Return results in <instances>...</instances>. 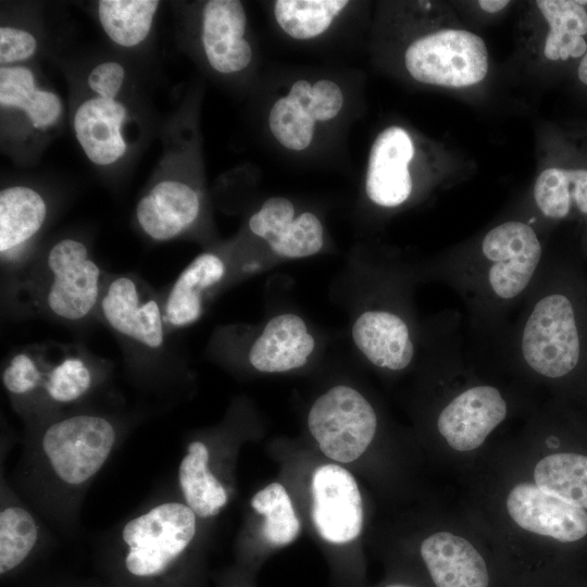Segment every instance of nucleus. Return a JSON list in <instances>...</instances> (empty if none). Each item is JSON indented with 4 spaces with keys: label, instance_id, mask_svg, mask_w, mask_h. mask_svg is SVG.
I'll return each instance as SVG.
<instances>
[{
    "label": "nucleus",
    "instance_id": "obj_1",
    "mask_svg": "<svg viewBox=\"0 0 587 587\" xmlns=\"http://www.w3.org/2000/svg\"><path fill=\"white\" fill-rule=\"evenodd\" d=\"M545 264L535 228L511 220L486 232L474 245L450 251L429 268L460 296L476 337L496 344Z\"/></svg>",
    "mask_w": 587,
    "mask_h": 587
},
{
    "label": "nucleus",
    "instance_id": "obj_2",
    "mask_svg": "<svg viewBox=\"0 0 587 587\" xmlns=\"http://www.w3.org/2000/svg\"><path fill=\"white\" fill-rule=\"evenodd\" d=\"M576 301L557 268L545 264L514 322L495 344L496 355L535 379L559 382L575 374L585 355Z\"/></svg>",
    "mask_w": 587,
    "mask_h": 587
},
{
    "label": "nucleus",
    "instance_id": "obj_3",
    "mask_svg": "<svg viewBox=\"0 0 587 587\" xmlns=\"http://www.w3.org/2000/svg\"><path fill=\"white\" fill-rule=\"evenodd\" d=\"M41 266L39 303L50 315L76 322L98 309L104 280L84 242L73 238L59 240Z\"/></svg>",
    "mask_w": 587,
    "mask_h": 587
},
{
    "label": "nucleus",
    "instance_id": "obj_4",
    "mask_svg": "<svg viewBox=\"0 0 587 587\" xmlns=\"http://www.w3.org/2000/svg\"><path fill=\"white\" fill-rule=\"evenodd\" d=\"M404 62L414 79L449 88L477 84L488 72L484 40L465 29H441L416 39Z\"/></svg>",
    "mask_w": 587,
    "mask_h": 587
},
{
    "label": "nucleus",
    "instance_id": "obj_5",
    "mask_svg": "<svg viewBox=\"0 0 587 587\" xmlns=\"http://www.w3.org/2000/svg\"><path fill=\"white\" fill-rule=\"evenodd\" d=\"M373 405L357 389L338 385L321 395L308 415L309 430L321 451L348 463L370 446L377 429Z\"/></svg>",
    "mask_w": 587,
    "mask_h": 587
},
{
    "label": "nucleus",
    "instance_id": "obj_6",
    "mask_svg": "<svg viewBox=\"0 0 587 587\" xmlns=\"http://www.w3.org/2000/svg\"><path fill=\"white\" fill-rule=\"evenodd\" d=\"M195 533L196 514L188 505L167 502L152 508L124 526L127 570L140 577L159 575L188 547Z\"/></svg>",
    "mask_w": 587,
    "mask_h": 587
},
{
    "label": "nucleus",
    "instance_id": "obj_7",
    "mask_svg": "<svg viewBox=\"0 0 587 587\" xmlns=\"http://www.w3.org/2000/svg\"><path fill=\"white\" fill-rule=\"evenodd\" d=\"M115 439L116 432L107 419L82 414L50 425L42 449L61 480L79 485L100 471Z\"/></svg>",
    "mask_w": 587,
    "mask_h": 587
},
{
    "label": "nucleus",
    "instance_id": "obj_8",
    "mask_svg": "<svg viewBox=\"0 0 587 587\" xmlns=\"http://www.w3.org/2000/svg\"><path fill=\"white\" fill-rule=\"evenodd\" d=\"M509 400L500 387L482 380H469L441 404L436 429L455 451L479 448L507 419Z\"/></svg>",
    "mask_w": 587,
    "mask_h": 587
},
{
    "label": "nucleus",
    "instance_id": "obj_9",
    "mask_svg": "<svg viewBox=\"0 0 587 587\" xmlns=\"http://www.w3.org/2000/svg\"><path fill=\"white\" fill-rule=\"evenodd\" d=\"M97 310L118 335L149 349L163 346L167 328L162 301L137 277L123 274L104 280Z\"/></svg>",
    "mask_w": 587,
    "mask_h": 587
},
{
    "label": "nucleus",
    "instance_id": "obj_10",
    "mask_svg": "<svg viewBox=\"0 0 587 587\" xmlns=\"http://www.w3.org/2000/svg\"><path fill=\"white\" fill-rule=\"evenodd\" d=\"M312 520L330 544L354 540L363 526V505L354 477L336 464L319 466L312 475Z\"/></svg>",
    "mask_w": 587,
    "mask_h": 587
},
{
    "label": "nucleus",
    "instance_id": "obj_11",
    "mask_svg": "<svg viewBox=\"0 0 587 587\" xmlns=\"http://www.w3.org/2000/svg\"><path fill=\"white\" fill-rule=\"evenodd\" d=\"M505 508L522 529L573 544L587 536L586 510L544 492L534 483L523 482L509 491Z\"/></svg>",
    "mask_w": 587,
    "mask_h": 587
},
{
    "label": "nucleus",
    "instance_id": "obj_12",
    "mask_svg": "<svg viewBox=\"0 0 587 587\" xmlns=\"http://www.w3.org/2000/svg\"><path fill=\"white\" fill-rule=\"evenodd\" d=\"M400 309L388 307L362 312L352 325L358 350L375 367L400 372L408 369L417 353L415 333Z\"/></svg>",
    "mask_w": 587,
    "mask_h": 587
},
{
    "label": "nucleus",
    "instance_id": "obj_13",
    "mask_svg": "<svg viewBox=\"0 0 587 587\" xmlns=\"http://www.w3.org/2000/svg\"><path fill=\"white\" fill-rule=\"evenodd\" d=\"M420 558L430 587H496V576L480 551L453 533L425 538Z\"/></svg>",
    "mask_w": 587,
    "mask_h": 587
},
{
    "label": "nucleus",
    "instance_id": "obj_14",
    "mask_svg": "<svg viewBox=\"0 0 587 587\" xmlns=\"http://www.w3.org/2000/svg\"><path fill=\"white\" fill-rule=\"evenodd\" d=\"M250 230L263 238L274 253L301 259L317 253L324 243L320 220L310 212L295 217L292 203L283 197L267 199L249 220Z\"/></svg>",
    "mask_w": 587,
    "mask_h": 587
},
{
    "label": "nucleus",
    "instance_id": "obj_15",
    "mask_svg": "<svg viewBox=\"0 0 587 587\" xmlns=\"http://www.w3.org/2000/svg\"><path fill=\"white\" fill-rule=\"evenodd\" d=\"M413 155V142L403 128L390 126L376 137L365 182L372 202L384 208H396L409 199L413 185L408 166Z\"/></svg>",
    "mask_w": 587,
    "mask_h": 587
},
{
    "label": "nucleus",
    "instance_id": "obj_16",
    "mask_svg": "<svg viewBox=\"0 0 587 587\" xmlns=\"http://www.w3.org/2000/svg\"><path fill=\"white\" fill-rule=\"evenodd\" d=\"M247 17L241 2L211 0L203 9L201 40L210 65L229 74L243 70L251 61V47L242 38Z\"/></svg>",
    "mask_w": 587,
    "mask_h": 587
},
{
    "label": "nucleus",
    "instance_id": "obj_17",
    "mask_svg": "<svg viewBox=\"0 0 587 587\" xmlns=\"http://www.w3.org/2000/svg\"><path fill=\"white\" fill-rule=\"evenodd\" d=\"M200 201L187 184L165 179L157 183L136 207L141 230L151 239L165 241L186 230L198 217Z\"/></svg>",
    "mask_w": 587,
    "mask_h": 587
},
{
    "label": "nucleus",
    "instance_id": "obj_18",
    "mask_svg": "<svg viewBox=\"0 0 587 587\" xmlns=\"http://www.w3.org/2000/svg\"><path fill=\"white\" fill-rule=\"evenodd\" d=\"M315 348L302 317L284 313L271 319L249 351V362L259 372L282 373L302 367Z\"/></svg>",
    "mask_w": 587,
    "mask_h": 587
},
{
    "label": "nucleus",
    "instance_id": "obj_19",
    "mask_svg": "<svg viewBox=\"0 0 587 587\" xmlns=\"http://www.w3.org/2000/svg\"><path fill=\"white\" fill-rule=\"evenodd\" d=\"M126 108L115 99L92 97L79 104L74 115L76 138L88 159L98 165H109L126 152L122 125Z\"/></svg>",
    "mask_w": 587,
    "mask_h": 587
},
{
    "label": "nucleus",
    "instance_id": "obj_20",
    "mask_svg": "<svg viewBox=\"0 0 587 587\" xmlns=\"http://www.w3.org/2000/svg\"><path fill=\"white\" fill-rule=\"evenodd\" d=\"M226 265L216 254L196 257L178 275L162 301L166 328H182L197 322L205 295L225 276Z\"/></svg>",
    "mask_w": 587,
    "mask_h": 587
},
{
    "label": "nucleus",
    "instance_id": "obj_21",
    "mask_svg": "<svg viewBox=\"0 0 587 587\" xmlns=\"http://www.w3.org/2000/svg\"><path fill=\"white\" fill-rule=\"evenodd\" d=\"M47 216L42 196L27 186L0 192V253L2 264L17 262L25 246L40 230Z\"/></svg>",
    "mask_w": 587,
    "mask_h": 587
},
{
    "label": "nucleus",
    "instance_id": "obj_22",
    "mask_svg": "<svg viewBox=\"0 0 587 587\" xmlns=\"http://www.w3.org/2000/svg\"><path fill=\"white\" fill-rule=\"evenodd\" d=\"M537 7L549 24L544 53L551 61L584 57L587 52V11L580 1L539 0Z\"/></svg>",
    "mask_w": 587,
    "mask_h": 587
},
{
    "label": "nucleus",
    "instance_id": "obj_23",
    "mask_svg": "<svg viewBox=\"0 0 587 587\" xmlns=\"http://www.w3.org/2000/svg\"><path fill=\"white\" fill-rule=\"evenodd\" d=\"M0 103L25 112L36 128L51 126L62 113L58 95L37 88L34 74L24 66H1Z\"/></svg>",
    "mask_w": 587,
    "mask_h": 587
},
{
    "label": "nucleus",
    "instance_id": "obj_24",
    "mask_svg": "<svg viewBox=\"0 0 587 587\" xmlns=\"http://www.w3.org/2000/svg\"><path fill=\"white\" fill-rule=\"evenodd\" d=\"M209 451L201 441L188 446L179 469V485L187 505L200 517H210L226 504L223 485L209 471Z\"/></svg>",
    "mask_w": 587,
    "mask_h": 587
},
{
    "label": "nucleus",
    "instance_id": "obj_25",
    "mask_svg": "<svg viewBox=\"0 0 587 587\" xmlns=\"http://www.w3.org/2000/svg\"><path fill=\"white\" fill-rule=\"evenodd\" d=\"M534 484L544 492L587 510V455L555 452L541 458L534 469Z\"/></svg>",
    "mask_w": 587,
    "mask_h": 587
},
{
    "label": "nucleus",
    "instance_id": "obj_26",
    "mask_svg": "<svg viewBox=\"0 0 587 587\" xmlns=\"http://www.w3.org/2000/svg\"><path fill=\"white\" fill-rule=\"evenodd\" d=\"M159 5L155 0H101L98 16L112 41L130 48L147 38Z\"/></svg>",
    "mask_w": 587,
    "mask_h": 587
},
{
    "label": "nucleus",
    "instance_id": "obj_27",
    "mask_svg": "<svg viewBox=\"0 0 587 587\" xmlns=\"http://www.w3.org/2000/svg\"><path fill=\"white\" fill-rule=\"evenodd\" d=\"M347 4L345 0H278L274 12L285 33L296 39H309L325 32Z\"/></svg>",
    "mask_w": 587,
    "mask_h": 587
},
{
    "label": "nucleus",
    "instance_id": "obj_28",
    "mask_svg": "<svg viewBox=\"0 0 587 587\" xmlns=\"http://www.w3.org/2000/svg\"><path fill=\"white\" fill-rule=\"evenodd\" d=\"M251 507L264 516L262 533L271 546L288 545L299 535L300 521L283 485L272 483L258 491Z\"/></svg>",
    "mask_w": 587,
    "mask_h": 587
},
{
    "label": "nucleus",
    "instance_id": "obj_29",
    "mask_svg": "<svg viewBox=\"0 0 587 587\" xmlns=\"http://www.w3.org/2000/svg\"><path fill=\"white\" fill-rule=\"evenodd\" d=\"M38 537V526L32 514L20 507H9L0 513V573L20 565L32 551Z\"/></svg>",
    "mask_w": 587,
    "mask_h": 587
},
{
    "label": "nucleus",
    "instance_id": "obj_30",
    "mask_svg": "<svg viewBox=\"0 0 587 587\" xmlns=\"http://www.w3.org/2000/svg\"><path fill=\"white\" fill-rule=\"evenodd\" d=\"M268 125L279 143L300 151L312 141L315 120L305 108L286 96L273 104Z\"/></svg>",
    "mask_w": 587,
    "mask_h": 587
},
{
    "label": "nucleus",
    "instance_id": "obj_31",
    "mask_svg": "<svg viewBox=\"0 0 587 587\" xmlns=\"http://www.w3.org/2000/svg\"><path fill=\"white\" fill-rule=\"evenodd\" d=\"M92 384V372L79 354H65L45 373L43 388L48 396L60 403L83 397Z\"/></svg>",
    "mask_w": 587,
    "mask_h": 587
},
{
    "label": "nucleus",
    "instance_id": "obj_32",
    "mask_svg": "<svg viewBox=\"0 0 587 587\" xmlns=\"http://www.w3.org/2000/svg\"><path fill=\"white\" fill-rule=\"evenodd\" d=\"M34 349L13 354L2 371V383L13 395H25L43 384L46 363Z\"/></svg>",
    "mask_w": 587,
    "mask_h": 587
},
{
    "label": "nucleus",
    "instance_id": "obj_33",
    "mask_svg": "<svg viewBox=\"0 0 587 587\" xmlns=\"http://www.w3.org/2000/svg\"><path fill=\"white\" fill-rule=\"evenodd\" d=\"M37 50V40L27 30L4 26L0 28L1 66L30 59Z\"/></svg>",
    "mask_w": 587,
    "mask_h": 587
},
{
    "label": "nucleus",
    "instance_id": "obj_34",
    "mask_svg": "<svg viewBox=\"0 0 587 587\" xmlns=\"http://www.w3.org/2000/svg\"><path fill=\"white\" fill-rule=\"evenodd\" d=\"M342 103L344 96L339 86L322 79L312 86L308 111L315 121H327L339 113Z\"/></svg>",
    "mask_w": 587,
    "mask_h": 587
},
{
    "label": "nucleus",
    "instance_id": "obj_35",
    "mask_svg": "<svg viewBox=\"0 0 587 587\" xmlns=\"http://www.w3.org/2000/svg\"><path fill=\"white\" fill-rule=\"evenodd\" d=\"M125 79V70L117 62H103L96 65L88 75L89 88L98 97L115 99Z\"/></svg>",
    "mask_w": 587,
    "mask_h": 587
},
{
    "label": "nucleus",
    "instance_id": "obj_36",
    "mask_svg": "<svg viewBox=\"0 0 587 587\" xmlns=\"http://www.w3.org/2000/svg\"><path fill=\"white\" fill-rule=\"evenodd\" d=\"M572 209L587 215V170H567Z\"/></svg>",
    "mask_w": 587,
    "mask_h": 587
},
{
    "label": "nucleus",
    "instance_id": "obj_37",
    "mask_svg": "<svg viewBox=\"0 0 587 587\" xmlns=\"http://www.w3.org/2000/svg\"><path fill=\"white\" fill-rule=\"evenodd\" d=\"M311 89L312 86L310 83L307 80H298L292 85L287 96L308 110L311 99Z\"/></svg>",
    "mask_w": 587,
    "mask_h": 587
},
{
    "label": "nucleus",
    "instance_id": "obj_38",
    "mask_svg": "<svg viewBox=\"0 0 587 587\" xmlns=\"http://www.w3.org/2000/svg\"><path fill=\"white\" fill-rule=\"evenodd\" d=\"M510 2L503 0H480L478 5L486 12L496 13L503 10Z\"/></svg>",
    "mask_w": 587,
    "mask_h": 587
},
{
    "label": "nucleus",
    "instance_id": "obj_39",
    "mask_svg": "<svg viewBox=\"0 0 587 587\" xmlns=\"http://www.w3.org/2000/svg\"><path fill=\"white\" fill-rule=\"evenodd\" d=\"M577 73L580 82L587 85V52L580 60Z\"/></svg>",
    "mask_w": 587,
    "mask_h": 587
},
{
    "label": "nucleus",
    "instance_id": "obj_40",
    "mask_svg": "<svg viewBox=\"0 0 587 587\" xmlns=\"http://www.w3.org/2000/svg\"><path fill=\"white\" fill-rule=\"evenodd\" d=\"M382 587H419V586L414 585V584H411L409 582L392 580V582H388L387 584L383 585Z\"/></svg>",
    "mask_w": 587,
    "mask_h": 587
},
{
    "label": "nucleus",
    "instance_id": "obj_41",
    "mask_svg": "<svg viewBox=\"0 0 587 587\" xmlns=\"http://www.w3.org/2000/svg\"><path fill=\"white\" fill-rule=\"evenodd\" d=\"M573 587H587V579L578 582Z\"/></svg>",
    "mask_w": 587,
    "mask_h": 587
}]
</instances>
